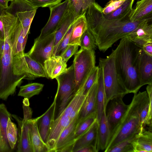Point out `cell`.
<instances>
[{
	"mask_svg": "<svg viewBox=\"0 0 152 152\" xmlns=\"http://www.w3.org/2000/svg\"><path fill=\"white\" fill-rule=\"evenodd\" d=\"M4 44L0 62V99L15 93L23 79L34 80L24 57L26 45L19 39L23 29L18 19L4 27Z\"/></svg>",
	"mask_w": 152,
	"mask_h": 152,
	"instance_id": "obj_1",
	"label": "cell"
},
{
	"mask_svg": "<svg viewBox=\"0 0 152 152\" xmlns=\"http://www.w3.org/2000/svg\"><path fill=\"white\" fill-rule=\"evenodd\" d=\"M102 8L97 3L86 10L88 29L94 36L100 51L105 52L119 39L126 37L143 20L132 22L129 15L119 19L108 20L104 16Z\"/></svg>",
	"mask_w": 152,
	"mask_h": 152,
	"instance_id": "obj_2",
	"label": "cell"
},
{
	"mask_svg": "<svg viewBox=\"0 0 152 152\" xmlns=\"http://www.w3.org/2000/svg\"><path fill=\"white\" fill-rule=\"evenodd\" d=\"M115 49V65L120 79L129 94L137 93L142 87L139 63L142 47L125 37Z\"/></svg>",
	"mask_w": 152,
	"mask_h": 152,
	"instance_id": "obj_3",
	"label": "cell"
},
{
	"mask_svg": "<svg viewBox=\"0 0 152 152\" xmlns=\"http://www.w3.org/2000/svg\"><path fill=\"white\" fill-rule=\"evenodd\" d=\"M149 101L146 91L134 94L127 111L118 124L111 133L105 152L125 139L141 132L145 128L140 113Z\"/></svg>",
	"mask_w": 152,
	"mask_h": 152,
	"instance_id": "obj_4",
	"label": "cell"
},
{
	"mask_svg": "<svg viewBox=\"0 0 152 152\" xmlns=\"http://www.w3.org/2000/svg\"><path fill=\"white\" fill-rule=\"evenodd\" d=\"M87 95L83 94L82 87L79 88L64 110L54 120L46 143L49 152H54L56 141L61 132L79 115Z\"/></svg>",
	"mask_w": 152,
	"mask_h": 152,
	"instance_id": "obj_5",
	"label": "cell"
},
{
	"mask_svg": "<svg viewBox=\"0 0 152 152\" xmlns=\"http://www.w3.org/2000/svg\"><path fill=\"white\" fill-rule=\"evenodd\" d=\"M115 49L113 50L106 58L99 59V66L102 68L103 73L106 107L111 99L117 97H124L129 94L117 73L115 62Z\"/></svg>",
	"mask_w": 152,
	"mask_h": 152,
	"instance_id": "obj_6",
	"label": "cell"
},
{
	"mask_svg": "<svg viewBox=\"0 0 152 152\" xmlns=\"http://www.w3.org/2000/svg\"><path fill=\"white\" fill-rule=\"evenodd\" d=\"M94 50L80 48L74 55L73 65L76 83L75 93L83 86L96 66Z\"/></svg>",
	"mask_w": 152,
	"mask_h": 152,
	"instance_id": "obj_7",
	"label": "cell"
},
{
	"mask_svg": "<svg viewBox=\"0 0 152 152\" xmlns=\"http://www.w3.org/2000/svg\"><path fill=\"white\" fill-rule=\"evenodd\" d=\"M58 88L56 94L60 103L58 115L64 110L75 94L76 83L73 65L56 77Z\"/></svg>",
	"mask_w": 152,
	"mask_h": 152,
	"instance_id": "obj_8",
	"label": "cell"
},
{
	"mask_svg": "<svg viewBox=\"0 0 152 152\" xmlns=\"http://www.w3.org/2000/svg\"><path fill=\"white\" fill-rule=\"evenodd\" d=\"M37 8L25 0H14L11 1L10 6L5 10L18 19L26 37L30 33L31 25Z\"/></svg>",
	"mask_w": 152,
	"mask_h": 152,
	"instance_id": "obj_9",
	"label": "cell"
},
{
	"mask_svg": "<svg viewBox=\"0 0 152 152\" xmlns=\"http://www.w3.org/2000/svg\"><path fill=\"white\" fill-rule=\"evenodd\" d=\"M54 41L55 33L42 38L38 37L26 54L43 66L45 61L53 56Z\"/></svg>",
	"mask_w": 152,
	"mask_h": 152,
	"instance_id": "obj_10",
	"label": "cell"
},
{
	"mask_svg": "<svg viewBox=\"0 0 152 152\" xmlns=\"http://www.w3.org/2000/svg\"><path fill=\"white\" fill-rule=\"evenodd\" d=\"M50 14L49 19L41 31L38 37L44 38L54 33L59 25L66 12L69 9L68 0L49 7Z\"/></svg>",
	"mask_w": 152,
	"mask_h": 152,
	"instance_id": "obj_11",
	"label": "cell"
},
{
	"mask_svg": "<svg viewBox=\"0 0 152 152\" xmlns=\"http://www.w3.org/2000/svg\"><path fill=\"white\" fill-rule=\"evenodd\" d=\"M123 97H117L111 99L106 107V115L110 129V134L120 122L128 108L129 105L124 102Z\"/></svg>",
	"mask_w": 152,
	"mask_h": 152,
	"instance_id": "obj_12",
	"label": "cell"
},
{
	"mask_svg": "<svg viewBox=\"0 0 152 152\" xmlns=\"http://www.w3.org/2000/svg\"><path fill=\"white\" fill-rule=\"evenodd\" d=\"M78 118L79 115L61 132L56 141L54 152H72Z\"/></svg>",
	"mask_w": 152,
	"mask_h": 152,
	"instance_id": "obj_13",
	"label": "cell"
},
{
	"mask_svg": "<svg viewBox=\"0 0 152 152\" xmlns=\"http://www.w3.org/2000/svg\"><path fill=\"white\" fill-rule=\"evenodd\" d=\"M151 20L149 18L144 20L126 37L142 47L147 43H152V24L149 23Z\"/></svg>",
	"mask_w": 152,
	"mask_h": 152,
	"instance_id": "obj_14",
	"label": "cell"
},
{
	"mask_svg": "<svg viewBox=\"0 0 152 152\" xmlns=\"http://www.w3.org/2000/svg\"><path fill=\"white\" fill-rule=\"evenodd\" d=\"M57 96L56 94L53 102L47 111L39 117L37 121L39 131L43 142L46 144L51 126L54 120Z\"/></svg>",
	"mask_w": 152,
	"mask_h": 152,
	"instance_id": "obj_15",
	"label": "cell"
},
{
	"mask_svg": "<svg viewBox=\"0 0 152 152\" xmlns=\"http://www.w3.org/2000/svg\"><path fill=\"white\" fill-rule=\"evenodd\" d=\"M18 123V137L17 146L18 152H33L28 126L26 121L17 115H12Z\"/></svg>",
	"mask_w": 152,
	"mask_h": 152,
	"instance_id": "obj_16",
	"label": "cell"
},
{
	"mask_svg": "<svg viewBox=\"0 0 152 152\" xmlns=\"http://www.w3.org/2000/svg\"><path fill=\"white\" fill-rule=\"evenodd\" d=\"M38 119L39 117L30 118L26 121L33 152H49L48 147L43 141L39 131L37 124Z\"/></svg>",
	"mask_w": 152,
	"mask_h": 152,
	"instance_id": "obj_17",
	"label": "cell"
},
{
	"mask_svg": "<svg viewBox=\"0 0 152 152\" xmlns=\"http://www.w3.org/2000/svg\"><path fill=\"white\" fill-rule=\"evenodd\" d=\"M66 63L58 56H52L45 61L43 67L47 78H55L66 71L67 68Z\"/></svg>",
	"mask_w": 152,
	"mask_h": 152,
	"instance_id": "obj_18",
	"label": "cell"
},
{
	"mask_svg": "<svg viewBox=\"0 0 152 152\" xmlns=\"http://www.w3.org/2000/svg\"><path fill=\"white\" fill-rule=\"evenodd\" d=\"M12 119V114L5 105L0 103V152H12L7 135V127L9 118Z\"/></svg>",
	"mask_w": 152,
	"mask_h": 152,
	"instance_id": "obj_19",
	"label": "cell"
},
{
	"mask_svg": "<svg viewBox=\"0 0 152 152\" xmlns=\"http://www.w3.org/2000/svg\"><path fill=\"white\" fill-rule=\"evenodd\" d=\"M152 0L137 1L129 15L130 20L135 22L146 19H152Z\"/></svg>",
	"mask_w": 152,
	"mask_h": 152,
	"instance_id": "obj_20",
	"label": "cell"
},
{
	"mask_svg": "<svg viewBox=\"0 0 152 152\" xmlns=\"http://www.w3.org/2000/svg\"><path fill=\"white\" fill-rule=\"evenodd\" d=\"M77 18H76L73 12L69 7V9L63 17L58 29L55 33L53 56L55 55L57 48L64 37Z\"/></svg>",
	"mask_w": 152,
	"mask_h": 152,
	"instance_id": "obj_21",
	"label": "cell"
},
{
	"mask_svg": "<svg viewBox=\"0 0 152 152\" xmlns=\"http://www.w3.org/2000/svg\"><path fill=\"white\" fill-rule=\"evenodd\" d=\"M97 86L98 81L93 85L88 92L79 115V122L92 113L96 112V98Z\"/></svg>",
	"mask_w": 152,
	"mask_h": 152,
	"instance_id": "obj_22",
	"label": "cell"
},
{
	"mask_svg": "<svg viewBox=\"0 0 152 152\" xmlns=\"http://www.w3.org/2000/svg\"><path fill=\"white\" fill-rule=\"evenodd\" d=\"M139 73L141 87L152 83V56L143 50L140 61Z\"/></svg>",
	"mask_w": 152,
	"mask_h": 152,
	"instance_id": "obj_23",
	"label": "cell"
},
{
	"mask_svg": "<svg viewBox=\"0 0 152 152\" xmlns=\"http://www.w3.org/2000/svg\"><path fill=\"white\" fill-rule=\"evenodd\" d=\"M98 127L96 120L86 133L76 140L72 152H76L82 148L92 144L95 145L97 147Z\"/></svg>",
	"mask_w": 152,
	"mask_h": 152,
	"instance_id": "obj_24",
	"label": "cell"
},
{
	"mask_svg": "<svg viewBox=\"0 0 152 152\" xmlns=\"http://www.w3.org/2000/svg\"><path fill=\"white\" fill-rule=\"evenodd\" d=\"M110 133V129L106 115L105 110L103 113L98 123L97 148L98 152L105 149Z\"/></svg>",
	"mask_w": 152,
	"mask_h": 152,
	"instance_id": "obj_25",
	"label": "cell"
},
{
	"mask_svg": "<svg viewBox=\"0 0 152 152\" xmlns=\"http://www.w3.org/2000/svg\"><path fill=\"white\" fill-rule=\"evenodd\" d=\"M98 86L96 98V120L98 123L103 113L105 110V97L104 86L103 71L99 66Z\"/></svg>",
	"mask_w": 152,
	"mask_h": 152,
	"instance_id": "obj_26",
	"label": "cell"
},
{
	"mask_svg": "<svg viewBox=\"0 0 152 152\" xmlns=\"http://www.w3.org/2000/svg\"><path fill=\"white\" fill-rule=\"evenodd\" d=\"M134 152H152V129L145 128L133 143Z\"/></svg>",
	"mask_w": 152,
	"mask_h": 152,
	"instance_id": "obj_27",
	"label": "cell"
},
{
	"mask_svg": "<svg viewBox=\"0 0 152 152\" xmlns=\"http://www.w3.org/2000/svg\"><path fill=\"white\" fill-rule=\"evenodd\" d=\"M84 12L79 17L72 32L68 45H77L79 46L81 37L88 26Z\"/></svg>",
	"mask_w": 152,
	"mask_h": 152,
	"instance_id": "obj_28",
	"label": "cell"
},
{
	"mask_svg": "<svg viewBox=\"0 0 152 152\" xmlns=\"http://www.w3.org/2000/svg\"><path fill=\"white\" fill-rule=\"evenodd\" d=\"M134 0H126L116 10L107 15H104L108 20L119 19L129 15L132 8Z\"/></svg>",
	"mask_w": 152,
	"mask_h": 152,
	"instance_id": "obj_29",
	"label": "cell"
},
{
	"mask_svg": "<svg viewBox=\"0 0 152 152\" xmlns=\"http://www.w3.org/2000/svg\"><path fill=\"white\" fill-rule=\"evenodd\" d=\"M44 86V84L37 83H29L21 86L18 96L28 99L33 96L39 94Z\"/></svg>",
	"mask_w": 152,
	"mask_h": 152,
	"instance_id": "obj_30",
	"label": "cell"
},
{
	"mask_svg": "<svg viewBox=\"0 0 152 152\" xmlns=\"http://www.w3.org/2000/svg\"><path fill=\"white\" fill-rule=\"evenodd\" d=\"M96 121V113L95 112L78 122L75 131V141L86 133Z\"/></svg>",
	"mask_w": 152,
	"mask_h": 152,
	"instance_id": "obj_31",
	"label": "cell"
},
{
	"mask_svg": "<svg viewBox=\"0 0 152 152\" xmlns=\"http://www.w3.org/2000/svg\"><path fill=\"white\" fill-rule=\"evenodd\" d=\"M24 57L28 66L35 78L39 77L47 78L43 66L31 58L26 53H24Z\"/></svg>",
	"mask_w": 152,
	"mask_h": 152,
	"instance_id": "obj_32",
	"label": "cell"
},
{
	"mask_svg": "<svg viewBox=\"0 0 152 152\" xmlns=\"http://www.w3.org/2000/svg\"><path fill=\"white\" fill-rule=\"evenodd\" d=\"M140 133L124 140L110 149L108 152H134L133 142Z\"/></svg>",
	"mask_w": 152,
	"mask_h": 152,
	"instance_id": "obj_33",
	"label": "cell"
},
{
	"mask_svg": "<svg viewBox=\"0 0 152 152\" xmlns=\"http://www.w3.org/2000/svg\"><path fill=\"white\" fill-rule=\"evenodd\" d=\"M9 118L7 127V135L11 148L14 150L18 140V129L16 125Z\"/></svg>",
	"mask_w": 152,
	"mask_h": 152,
	"instance_id": "obj_34",
	"label": "cell"
},
{
	"mask_svg": "<svg viewBox=\"0 0 152 152\" xmlns=\"http://www.w3.org/2000/svg\"><path fill=\"white\" fill-rule=\"evenodd\" d=\"M79 46L88 50H94L96 49V46L94 38L88 29L82 35Z\"/></svg>",
	"mask_w": 152,
	"mask_h": 152,
	"instance_id": "obj_35",
	"label": "cell"
},
{
	"mask_svg": "<svg viewBox=\"0 0 152 152\" xmlns=\"http://www.w3.org/2000/svg\"><path fill=\"white\" fill-rule=\"evenodd\" d=\"M99 72V66H96L84 85L82 87L83 93L86 95L93 85L98 81Z\"/></svg>",
	"mask_w": 152,
	"mask_h": 152,
	"instance_id": "obj_36",
	"label": "cell"
},
{
	"mask_svg": "<svg viewBox=\"0 0 152 152\" xmlns=\"http://www.w3.org/2000/svg\"><path fill=\"white\" fill-rule=\"evenodd\" d=\"M78 18L76 19L69 29L64 37L62 40L57 48L55 55L60 56L67 47L71 35Z\"/></svg>",
	"mask_w": 152,
	"mask_h": 152,
	"instance_id": "obj_37",
	"label": "cell"
},
{
	"mask_svg": "<svg viewBox=\"0 0 152 152\" xmlns=\"http://www.w3.org/2000/svg\"><path fill=\"white\" fill-rule=\"evenodd\" d=\"M68 0L69 8L74 12L76 18H78L84 13L83 12V4L81 0Z\"/></svg>",
	"mask_w": 152,
	"mask_h": 152,
	"instance_id": "obj_38",
	"label": "cell"
},
{
	"mask_svg": "<svg viewBox=\"0 0 152 152\" xmlns=\"http://www.w3.org/2000/svg\"><path fill=\"white\" fill-rule=\"evenodd\" d=\"M34 7H49L57 4L61 2L62 0H25Z\"/></svg>",
	"mask_w": 152,
	"mask_h": 152,
	"instance_id": "obj_39",
	"label": "cell"
},
{
	"mask_svg": "<svg viewBox=\"0 0 152 152\" xmlns=\"http://www.w3.org/2000/svg\"><path fill=\"white\" fill-rule=\"evenodd\" d=\"M126 0H110L102 8L104 15H107L120 7Z\"/></svg>",
	"mask_w": 152,
	"mask_h": 152,
	"instance_id": "obj_40",
	"label": "cell"
},
{
	"mask_svg": "<svg viewBox=\"0 0 152 152\" xmlns=\"http://www.w3.org/2000/svg\"><path fill=\"white\" fill-rule=\"evenodd\" d=\"M79 45H68L66 49L60 55L66 63L69 59L78 51Z\"/></svg>",
	"mask_w": 152,
	"mask_h": 152,
	"instance_id": "obj_41",
	"label": "cell"
},
{
	"mask_svg": "<svg viewBox=\"0 0 152 152\" xmlns=\"http://www.w3.org/2000/svg\"><path fill=\"white\" fill-rule=\"evenodd\" d=\"M98 152L96 146L94 144L82 148L76 152Z\"/></svg>",
	"mask_w": 152,
	"mask_h": 152,
	"instance_id": "obj_42",
	"label": "cell"
},
{
	"mask_svg": "<svg viewBox=\"0 0 152 152\" xmlns=\"http://www.w3.org/2000/svg\"><path fill=\"white\" fill-rule=\"evenodd\" d=\"M24 112L23 120L26 121L28 119L31 118L32 115L31 109L28 106L23 104V106Z\"/></svg>",
	"mask_w": 152,
	"mask_h": 152,
	"instance_id": "obj_43",
	"label": "cell"
},
{
	"mask_svg": "<svg viewBox=\"0 0 152 152\" xmlns=\"http://www.w3.org/2000/svg\"><path fill=\"white\" fill-rule=\"evenodd\" d=\"M143 52L148 55L152 56V43H147L142 46Z\"/></svg>",
	"mask_w": 152,
	"mask_h": 152,
	"instance_id": "obj_44",
	"label": "cell"
},
{
	"mask_svg": "<svg viewBox=\"0 0 152 152\" xmlns=\"http://www.w3.org/2000/svg\"><path fill=\"white\" fill-rule=\"evenodd\" d=\"M7 0H0V8L3 9H6L8 7Z\"/></svg>",
	"mask_w": 152,
	"mask_h": 152,
	"instance_id": "obj_45",
	"label": "cell"
},
{
	"mask_svg": "<svg viewBox=\"0 0 152 152\" xmlns=\"http://www.w3.org/2000/svg\"><path fill=\"white\" fill-rule=\"evenodd\" d=\"M4 44V39H1L0 38V62L3 52Z\"/></svg>",
	"mask_w": 152,
	"mask_h": 152,
	"instance_id": "obj_46",
	"label": "cell"
},
{
	"mask_svg": "<svg viewBox=\"0 0 152 152\" xmlns=\"http://www.w3.org/2000/svg\"><path fill=\"white\" fill-rule=\"evenodd\" d=\"M7 0L9 1H13L14 0Z\"/></svg>",
	"mask_w": 152,
	"mask_h": 152,
	"instance_id": "obj_47",
	"label": "cell"
}]
</instances>
